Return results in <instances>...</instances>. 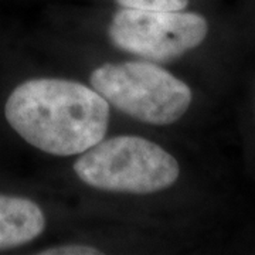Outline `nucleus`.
I'll use <instances>...</instances> for the list:
<instances>
[{"label":"nucleus","mask_w":255,"mask_h":255,"mask_svg":"<svg viewBox=\"0 0 255 255\" xmlns=\"http://www.w3.org/2000/svg\"><path fill=\"white\" fill-rule=\"evenodd\" d=\"M127 9L140 10H183L189 0H115Z\"/></svg>","instance_id":"nucleus-6"},{"label":"nucleus","mask_w":255,"mask_h":255,"mask_svg":"<svg viewBox=\"0 0 255 255\" xmlns=\"http://www.w3.org/2000/svg\"><path fill=\"white\" fill-rule=\"evenodd\" d=\"M4 115L30 145L50 155L73 156L104 139L110 105L94 88L80 82L36 78L14 88Z\"/></svg>","instance_id":"nucleus-1"},{"label":"nucleus","mask_w":255,"mask_h":255,"mask_svg":"<svg viewBox=\"0 0 255 255\" xmlns=\"http://www.w3.org/2000/svg\"><path fill=\"white\" fill-rule=\"evenodd\" d=\"M206 18L182 10L127 9L117 11L108 27L111 43L147 61H172L200 46Z\"/></svg>","instance_id":"nucleus-4"},{"label":"nucleus","mask_w":255,"mask_h":255,"mask_svg":"<svg viewBox=\"0 0 255 255\" xmlns=\"http://www.w3.org/2000/svg\"><path fill=\"white\" fill-rule=\"evenodd\" d=\"M90 81L108 104L150 125H170L190 107L189 85L156 64H104L92 71Z\"/></svg>","instance_id":"nucleus-3"},{"label":"nucleus","mask_w":255,"mask_h":255,"mask_svg":"<svg viewBox=\"0 0 255 255\" xmlns=\"http://www.w3.org/2000/svg\"><path fill=\"white\" fill-rule=\"evenodd\" d=\"M100 255L102 254L94 247L81 246V244H67V246L53 247L46 251H41V255Z\"/></svg>","instance_id":"nucleus-7"},{"label":"nucleus","mask_w":255,"mask_h":255,"mask_svg":"<svg viewBox=\"0 0 255 255\" xmlns=\"http://www.w3.org/2000/svg\"><path fill=\"white\" fill-rule=\"evenodd\" d=\"M82 182L100 190L149 194L176 183L180 167L163 147L140 136H115L85 150L74 163Z\"/></svg>","instance_id":"nucleus-2"},{"label":"nucleus","mask_w":255,"mask_h":255,"mask_svg":"<svg viewBox=\"0 0 255 255\" xmlns=\"http://www.w3.org/2000/svg\"><path fill=\"white\" fill-rule=\"evenodd\" d=\"M44 227V214L34 201L0 194V251L36 240Z\"/></svg>","instance_id":"nucleus-5"}]
</instances>
